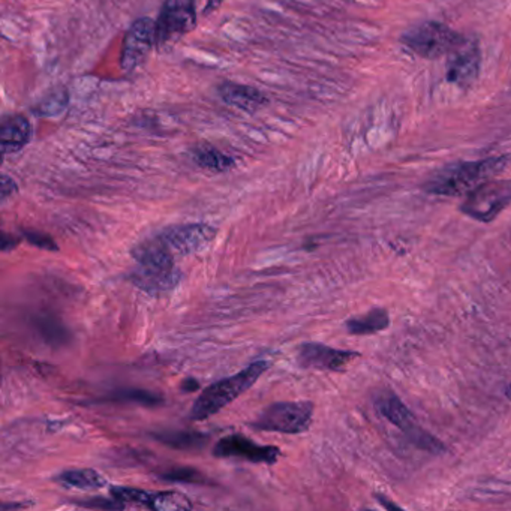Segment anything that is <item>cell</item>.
I'll use <instances>...</instances> for the list:
<instances>
[{
	"mask_svg": "<svg viewBox=\"0 0 511 511\" xmlns=\"http://www.w3.org/2000/svg\"><path fill=\"white\" fill-rule=\"evenodd\" d=\"M31 122L22 114H9L2 119L0 125V146L2 155H11L23 151L32 140Z\"/></svg>",
	"mask_w": 511,
	"mask_h": 511,
	"instance_id": "9a60e30c",
	"label": "cell"
},
{
	"mask_svg": "<svg viewBox=\"0 0 511 511\" xmlns=\"http://www.w3.org/2000/svg\"><path fill=\"white\" fill-rule=\"evenodd\" d=\"M222 4H224V0H207L206 8H204L202 14H204V15H211V14L220 8Z\"/></svg>",
	"mask_w": 511,
	"mask_h": 511,
	"instance_id": "f546056e",
	"label": "cell"
},
{
	"mask_svg": "<svg viewBox=\"0 0 511 511\" xmlns=\"http://www.w3.org/2000/svg\"><path fill=\"white\" fill-rule=\"evenodd\" d=\"M137 267L131 271L133 285L149 294L167 292L181 282V271L172 261V250L160 237L158 241H142L133 250Z\"/></svg>",
	"mask_w": 511,
	"mask_h": 511,
	"instance_id": "7a4b0ae2",
	"label": "cell"
},
{
	"mask_svg": "<svg viewBox=\"0 0 511 511\" xmlns=\"http://www.w3.org/2000/svg\"><path fill=\"white\" fill-rule=\"evenodd\" d=\"M17 237L11 236L8 232H2V243H0V248L4 252H8V251L14 250L15 246L18 245Z\"/></svg>",
	"mask_w": 511,
	"mask_h": 511,
	"instance_id": "83f0119b",
	"label": "cell"
},
{
	"mask_svg": "<svg viewBox=\"0 0 511 511\" xmlns=\"http://www.w3.org/2000/svg\"><path fill=\"white\" fill-rule=\"evenodd\" d=\"M375 496H377V501H378L379 504H381V506H383L384 508H387V510H390V508H396V510H400V506H398V504L395 503H391V501H387L386 496H383V495H375Z\"/></svg>",
	"mask_w": 511,
	"mask_h": 511,
	"instance_id": "4dcf8cb0",
	"label": "cell"
},
{
	"mask_svg": "<svg viewBox=\"0 0 511 511\" xmlns=\"http://www.w3.org/2000/svg\"><path fill=\"white\" fill-rule=\"evenodd\" d=\"M216 236V228L209 224L172 225L161 232L160 239L170 248L183 255L204 250Z\"/></svg>",
	"mask_w": 511,
	"mask_h": 511,
	"instance_id": "4fadbf2b",
	"label": "cell"
},
{
	"mask_svg": "<svg viewBox=\"0 0 511 511\" xmlns=\"http://www.w3.org/2000/svg\"><path fill=\"white\" fill-rule=\"evenodd\" d=\"M22 234L26 239L27 243L32 246H36L39 250L50 251V252H56L59 251L56 241H53L52 237L44 232L36 231V230H22Z\"/></svg>",
	"mask_w": 511,
	"mask_h": 511,
	"instance_id": "484cf974",
	"label": "cell"
},
{
	"mask_svg": "<svg viewBox=\"0 0 511 511\" xmlns=\"http://www.w3.org/2000/svg\"><path fill=\"white\" fill-rule=\"evenodd\" d=\"M103 400L112 402H131V404L142 405V407H160L163 404V398L158 393L144 388H121L113 391Z\"/></svg>",
	"mask_w": 511,
	"mask_h": 511,
	"instance_id": "7402d4cb",
	"label": "cell"
},
{
	"mask_svg": "<svg viewBox=\"0 0 511 511\" xmlns=\"http://www.w3.org/2000/svg\"><path fill=\"white\" fill-rule=\"evenodd\" d=\"M23 507H26V504H4V506H2V508H4L5 511L13 510V508H23Z\"/></svg>",
	"mask_w": 511,
	"mask_h": 511,
	"instance_id": "1f68e13d",
	"label": "cell"
},
{
	"mask_svg": "<svg viewBox=\"0 0 511 511\" xmlns=\"http://www.w3.org/2000/svg\"><path fill=\"white\" fill-rule=\"evenodd\" d=\"M68 92L64 87L54 89L50 92L41 103L34 107V114L41 117H56L64 112V108L68 105Z\"/></svg>",
	"mask_w": 511,
	"mask_h": 511,
	"instance_id": "603a6c76",
	"label": "cell"
},
{
	"mask_svg": "<svg viewBox=\"0 0 511 511\" xmlns=\"http://www.w3.org/2000/svg\"><path fill=\"white\" fill-rule=\"evenodd\" d=\"M359 357L360 352L333 349L319 342H306L299 349L297 361L303 369L342 372L354 359Z\"/></svg>",
	"mask_w": 511,
	"mask_h": 511,
	"instance_id": "7c38bea8",
	"label": "cell"
},
{
	"mask_svg": "<svg viewBox=\"0 0 511 511\" xmlns=\"http://www.w3.org/2000/svg\"><path fill=\"white\" fill-rule=\"evenodd\" d=\"M156 47V23L149 17L138 18L126 32L122 45L121 66L126 73L140 68Z\"/></svg>",
	"mask_w": 511,
	"mask_h": 511,
	"instance_id": "9c48e42d",
	"label": "cell"
},
{
	"mask_svg": "<svg viewBox=\"0 0 511 511\" xmlns=\"http://www.w3.org/2000/svg\"><path fill=\"white\" fill-rule=\"evenodd\" d=\"M218 459H243L252 464L273 465L280 460V450L273 446H260L245 435L232 434L221 438L213 447Z\"/></svg>",
	"mask_w": 511,
	"mask_h": 511,
	"instance_id": "30bf717a",
	"label": "cell"
},
{
	"mask_svg": "<svg viewBox=\"0 0 511 511\" xmlns=\"http://www.w3.org/2000/svg\"><path fill=\"white\" fill-rule=\"evenodd\" d=\"M271 363L258 360L251 363L246 369L228 378L221 379L204 388L198 396L191 408L190 418L192 421H202L222 411L225 407L236 400L239 396L250 390L257 383L264 372L270 369Z\"/></svg>",
	"mask_w": 511,
	"mask_h": 511,
	"instance_id": "3957f363",
	"label": "cell"
},
{
	"mask_svg": "<svg viewBox=\"0 0 511 511\" xmlns=\"http://www.w3.org/2000/svg\"><path fill=\"white\" fill-rule=\"evenodd\" d=\"M218 92L225 103L245 113L258 112L269 103L267 96L261 91H258L257 87L246 86L239 83H222Z\"/></svg>",
	"mask_w": 511,
	"mask_h": 511,
	"instance_id": "2e32d148",
	"label": "cell"
},
{
	"mask_svg": "<svg viewBox=\"0 0 511 511\" xmlns=\"http://www.w3.org/2000/svg\"><path fill=\"white\" fill-rule=\"evenodd\" d=\"M192 160L198 167L211 172H225L236 165L231 156L211 146H200L192 152Z\"/></svg>",
	"mask_w": 511,
	"mask_h": 511,
	"instance_id": "44dd1931",
	"label": "cell"
},
{
	"mask_svg": "<svg viewBox=\"0 0 511 511\" xmlns=\"http://www.w3.org/2000/svg\"><path fill=\"white\" fill-rule=\"evenodd\" d=\"M506 396H507L508 399L511 400V384L510 386H507V388H506Z\"/></svg>",
	"mask_w": 511,
	"mask_h": 511,
	"instance_id": "d6a6232c",
	"label": "cell"
},
{
	"mask_svg": "<svg viewBox=\"0 0 511 511\" xmlns=\"http://www.w3.org/2000/svg\"><path fill=\"white\" fill-rule=\"evenodd\" d=\"M400 41L405 47L409 48L414 54L427 61H435L439 57L450 56L451 53L462 47L467 39L459 32L443 23L425 22L416 25L404 32Z\"/></svg>",
	"mask_w": 511,
	"mask_h": 511,
	"instance_id": "277c9868",
	"label": "cell"
},
{
	"mask_svg": "<svg viewBox=\"0 0 511 511\" xmlns=\"http://www.w3.org/2000/svg\"><path fill=\"white\" fill-rule=\"evenodd\" d=\"M481 50L477 41H467L448 56L447 80L456 86L468 87L478 78Z\"/></svg>",
	"mask_w": 511,
	"mask_h": 511,
	"instance_id": "5bb4252c",
	"label": "cell"
},
{
	"mask_svg": "<svg viewBox=\"0 0 511 511\" xmlns=\"http://www.w3.org/2000/svg\"><path fill=\"white\" fill-rule=\"evenodd\" d=\"M158 477L163 481H170V483H188V485H206V483H209L206 476L201 471L192 468V467H174V468L163 471Z\"/></svg>",
	"mask_w": 511,
	"mask_h": 511,
	"instance_id": "cb8c5ba5",
	"label": "cell"
},
{
	"mask_svg": "<svg viewBox=\"0 0 511 511\" xmlns=\"http://www.w3.org/2000/svg\"><path fill=\"white\" fill-rule=\"evenodd\" d=\"M511 155L494 156L487 160L460 161L448 163L432 172L421 190L439 197H460L468 195L481 183L490 181L506 172L510 165Z\"/></svg>",
	"mask_w": 511,
	"mask_h": 511,
	"instance_id": "6da1fadb",
	"label": "cell"
},
{
	"mask_svg": "<svg viewBox=\"0 0 511 511\" xmlns=\"http://www.w3.org/2000/svg\"><path fill=\"white\" fill-rule=\"evenodd\" d=\"M15 192H17V183L11 177L4 174L2 176V201H6Z\"/></svg>",
	"mask_w": 511,
	"mask_h": 511,
	"instance_id": "4316f807",
	"label": "cell"
},
{
	"mask_svg": "<svg viewBox=\"0 0 511 511\" xmlns=\"http://www.w3.org/2000/svg\"><path fill=\"white\" fill-rule=\"evenodd\" d=\"M155 441L174 448V450H201L209 443V437L200 432H186V430H165L152 435Z\"/></svg>",
	"mask_w": 511,
	"mask_h": 511,
	"instance_id": "ac0fdd59",
	"label": "cell"
},
{
	"mask_svg": "<svg viewBox=\"0 0 511 511\" xmlns=\"http://www.w3.org/2000/svg\"><path fill=\"white\" fill-rule=\"evenodd\" d=\"M198 388H200V383L195 378H186L182 381L181 390L183 393H192V391H197Z\"/></svg>",
	"mask_w": 511,
	"mask_h": 511,
	"instance_id": "f1b7e54d",
	"label": "cell"
},
{
	"mask_svg": "<svg viewBox=\"0 0 511 511\" xmlns=\"http://www.w3.org/2000/svg\"><path fill=\"white\" fill-rule=\"evenodd\" d=\"M345 327L351 335H375L390 327V315L383 308H374L368 314L352 317L345 322Z\"/></svg>",
	"mask_w": 511,
	"mask_h": 511,
	"instance_id": "e0dca14e",
	"label": "cell"
},
{
	"mask_svg": "<svg viewBox=\"0 0 511 511\" xmlns=\"http://www.w3.org/2000/svg\"><path fill=\"white\" fill-rule=\"evenodd\" d=\"M56 481L66 487L82 490L103 489V486L107 485L105 478L98 471L91 468L68 469L59 474Z\"/></svg>",
	"mask_w": 511,
	"mask_h": 511,
	"instance_id": "ffe728a7",
	"label": "cell"
},
{
	"mask_svg": "<svg viewBox=\"0 0 511 511\" xmlns=\"http://www.w3.org/2000/svg\"><path fill=\"white\" fill-rule=\"evenodd\" d=\"M197 26L195 0H165L156 20V47L165 50Z\"/></svg>",
	"mask_w": 511,
	"mask_h": 511,
	"instance_id": "ba28073f",
	"label": "cell"
},
{
	"mask_svg": "<svg viewBox=\"0 0 511 511\" xmlns=\"http://www.w3.org/2000/svg\"><path fill=\"white\" fill-rule=\"evenodd\" d=\"M110 492L119 501L140 504V506H144V507L155 511H181L192 508L190 498L181 492H174V490L149 492V490L138 489V487L113 486Z\"/></svg>",
	"mask_w": 511,
	"mask_h": 511,
	"instance_id": "8fae6325",
	"label": "cell"
},
{
	"mask_svg": "<svg viewBox=\"0 0 511 511\" xmlns=\"http://www.w3.org/2000/svg\"><path fill=\"white\" fill-rule=\"evenodd\" d=\"M315 405L310 400L276 402L262 409L261 414L251 421L252 429L278 434L297 435L310 429L314 420Z\"/></svg>",
	"mask_w": 511,
	"mask_h": 511,
	"instance_id": "8992f818",
	"label": "cell"
},
{
	"mask_svg": "<svg viewBox=\"0 0 511 511\" xmlns=\"http://www.w3.org/2000/svg\"><path fill=\"white\" fill-rule=\"evenodd\" d=\"M375 407L387 421L399 427L407 435L409 443H413L417 448L429 451L434 455H443L447 451L444 443L417 423L416 416L411 413V409L393 391H381L375 399Z\"/></svg>",
	"mask_w": 511,
	"mask_h": 511,
	"instance_id": "5b68a950",
	"label": "cell"
},
{
	"mask_svg": "<svg viewBox=\"0 0 511 511\" xmlns=\"http://www.w3.org/2000/svg\"><path fill=\"white\" fill-rule=\"evenodd\" d=\"M511 204V179L487 181L467 195L460 211L471 220L489 224Z\"/></svg>",
	"mask_w": 511,
	"mask_h": 511,
	"instance_id": "52a82bcc",
	"label": "cell"
},
{
	"mask_svg": "<svg viewBox=\"0 0 511 511\" xmlns=\"http://www.w3.org/2000/svg\"><path fill=\"white\" fill-rule=\"evenodd\" d=\"M71 503L77 507L89 510H125L126 504L113 496L112 499L92 496V498H74Z\"/></svg>",
	"mask_w": 511,
	"mask_h": 511,
	"instance_id": "d4e9b609",
	"label": "cell"
},
{
	"mask_svg": "<svg viewBox=\"0 0 511 511\" xmlns=\"http://www.w3.org/2000/svg\"><path fill=\"white\" fill-rule=\"evenodd\" d=\"M34 326L48 345L52 347H64L71 340V333L64 327L61 319L50 314L38 315L34 317Z\"/></svg>",
	"mask_w": 511,
	"mask_h": 511,
	"instance_id": "d6986e66",
	"label": "cell"
}]
</instances>
